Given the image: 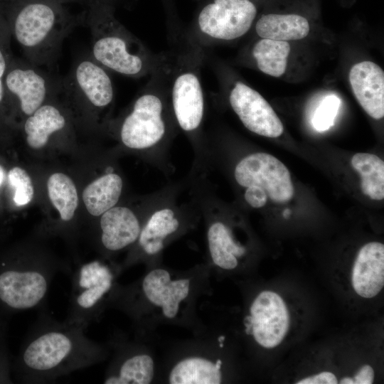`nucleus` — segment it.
Returning <instances> with one entry per match:
<instances>
[{"label":"nucleus","instance_id":"nucleus-4","mask_svg":"<svg viewBox=\"0 0 384 384\" xmlns=\"http://www.w3.org/2000/svg\"><path fill=\"white\" fill-rule=\"evenodd\" d=\"M88 26L91 33L90 56L100 65L119 75L134 78L151 75L159 63V53H152L114 16L111 8L95 2Z\"/></svg>","mask_w":384,"mask_h":384},{"label":"nucleus","instance_id":"nucleus-23","mask_svg":"<svg viewBox=\"0 0 384 384\" xmlns=\"http://www.w3.org/2000/svg\"><path fill=\"white\" fill-rule=\"evenodd\" d=\"M122 189L123 180L116 173H107L95 179L82 192V200L88 213L99 217L115 206Z\"/></svg>","mask_w":384,"mask_h":384},{"label":"nucleus","instance_id":"nucleus-36","mask_svg":"<svg viewBox=\"0 0 384 384\" xmlns=\"http://www.w3.org/2000/svg\"><path fill=\"white\" fill-rule=\"evenodd\" d=\"M290 213L289 210H287L284 212V217L287 218L288 215Z\"/></svg>","mask_w":384,"mask_h":384},{"label":"nucleus","instance_id":"nucleus-22","mask_svg":"<svg viewBox=\"0 0 384 384\" xmlns=\"http://www.w3.org/2000/svg\"><path fill=\"white\" fill-rule=\"evenodd\" d=\"M55 97L41 105L25 119L23 129L26 143L33 149L43 148L52 137L68 127L65 114L54 102Z\"/></svg>","mask_w":384,"mask_h":384},{"label":"nucleus","instance_id":"nucleus-25","mask_svg":"<svg viewBox=\"0 0 384 384\" xmlns=\"http://www.w3.org/2000/svg\"><path fill=\"white\" fill-rule=\"evenodd\" d=\"M290 45L287 41L261 38L252 48V55L262 73L280 77L286 70Z\"/></svg>","mask_w":384,"mask_h":384},{"label":"nucleus","instance_id":"nucleus-16","mask_svg":"<svg viewBox=\"0 0 384 384\" xmlns=\"http://www.w3.org/2000/svg\"><path fill=\"white\" fill-rule=\"evenodd\" d=\"M228 100L233 111L250 132L271 138L283 133V124L271 105L258 92L244 82L234 83Z\"/></svg>","mask_w":384,"mask_h":384},{"label":"nucleus","instance_id":"nucleus-14","mask_svg":"<svg viewBox=\"0 0 384 384\" xmlns=\"http://www.w3.org/2000/svg\"><path fill=\"white\" fill-rule=\"evenodd\" d=\"M243 319L245 333L257 343L272 348L281 343L290 325V316L282 298L272 291L261 292Z\"/></svg>","mask_w":384,"mask_h":384},{"label":"nucleus","instance_id":"nucleus-28","mask_svg":"<svg viewBox=\"0 0 384 384\" xmlns=\"http://www.w3.org/2000/svg\"><path fill=\"white\" fill-rule=\"evenodd\" d=\"M8 183L13 191V201L16 206L28 204L34 195L33 185L27 171L20 166L11 169L7 174Z\"/></svg>","mask_w":384,"mask_h":384},{"label":"nucleus","instance_id":"nucleus-9","mask_svg":"<svg viewBox=\"0 0 384 384\" xmlns=\"http://www.w3.org/2000/svg\"><path fill=\"white\" fill-rule=\"evenodd\" d=\"M170 196L154 198L139 235L124 263L122 270L137 262L158 265L165 247L193 226V212L176 204Z\"/></svg>","mask_w":384,"mask_h":384},{"label":"nucleus","instance_id":"nucleus-3","mask_svg":"<svg viewBox=\"0 0 384 384\" xmlns=\"http://www.w3.org/2000/svg\"><path fill=\"white\" fill-rule=\"evenodd\" d=\"M158 68L166 83L177 127L201 146L205 114V98L201 80L203 48L186 36L171 50L159 53Z\"/></svg>","mask_w":384,"mask_h":384},{"label":"nucleus","instance_id":"nucleus-26","mask_svg":"<svg viewBox=\"0 0 384 384\" xmlns=\"http://www.w3.org/2000/svg\"><path fill=\"white\" fill-rule=\"evenodd\" d=\"M353 168L360 174L362 192L373 200L384 198V162L378 156L357 153L351 158Z\"/></svg>","mask_w":384,"mask_h":384},{"label":"nucleus","instance_id":"nucleus-35","mask_svg":"<svg viewBox=\"0 0 384 384\" xmlns=\"http://www.w3.org/2000/svg\"><path fill=\"white\" fill-rule=\"evenodd\" d=\"M5 178V169L4 167L0 164V187L4 182Z\"/></svg>","mask_w":384,"mask_h":384},{"label":"nucleus","instance_id":"nucleus-24","mask_svg":"<svg viewBox=\"0 0 384 384\" xmlns=\"http://www.w3.org/2000/svg\"><path fill=\"white\" fill-rule=\"evenodd\" d=\"M255 31L261 38L294 41L308 35L309 24L307 19L300 15L270 14L259 18Z\"/></svg>","mask_w":384,"mask_h":384},{"label":"nucleus","instance_id":"nucleus-37","mask_svg":"<svg viewBox=\"0 0 384 384\" xmlns=\"http://www.w3.org/2000/svg\"><path fill=\"white\" fill-rule=\"evenodd\" d=\"M55 1H60V0H55Z\"/></svg>","mask_w":384,"mask_h":384},{"label":"nucleus","instance_id":"nucleus-30","mask_svg":"<svg viewBox=\"0 0 384 384\" xmlns=\"http://www.w3.org/2000/svg\"><path fill=\"white\" fill-rule=\"evenodd\" d=\"M338 380L336 375L329 371H323L316 375L306 377L298 382L297 384H337Z\"/></svg>","mask_w":384,"mask_h":384},{"label":"nucleus","instance_id":"nucleus-31","mask_svg":"<svg viewBox=\"0 0 384 384\" xmlns=\"http://www.w3.org/2000/svg\"><path fill=\"white\" fill-rule=\"evenodd\" d=\"M374 370L370 365L363 366L353 378L354 384H372L374 381Z\"/></svg>","mask_w":384,"mask_h":384},{"label":"nucleus","instance_id":"nucleus-5","mask_svg":"<svg viewBox=\"0 0 384 384\" xmlns=\"http://www.w3.org/2000/svg\"><path fill=\"white\" fill-rule=\"evenodd\" d=\"M18 248L0 254V311L44 307L55 275L68 268L49 256Z\"/></svg>","mask_w":384,"mask_h":384},{"label":"nucleus","instance_id":"nucleus-2","mask_svg":"<svg viewBox=\"0 0 384 384\" xmlns=\"http://www.w3.org/2000/svg\"><path fill=\"white\" fill-rule=\"evenodd\" d=\"M210 270L207 265L185 272L151 266L134 282L117 284L108 307L123 311L138 327L187 324L194 317L198 298L209 289Z\"/></svg>","mask_w":384,"mask_h":384},{"label":"nucleus","instance_id":"nucleus-8","mask_svg":"<svg viewBox=\"0 0 384 384\" xmlns=\"http://www.w3.org/2000/svg\"><path fill=\"white\" fill-rule=\"evenodd\" d=\"M121 265L94 260L79 265L71 276V291L65 321L87 328L108 307Z\"/></svg>","mask_w":384,"mask_h":384},{"label":"nucleus","instance_id":"nucleus-33","mask_svg":"<svg viewBox=\"0 0 384 384\" xmlns=\"http://www.w3.org/2000/svg\"><path fill=\"white\" fill-rule=\"evenodd\" d=\"M1 314H2L0 311V341L6 337V324L3 319Z\"/></svg>","mask_w":384,"mask_h":384},{"label":"nucleus","instance_id":"nucleus-27","mask_svg":"<svg viewBox=\"0 0 384 384\" xmlns=\"http://www.w3.org/2000/svg\"><path fill=\"white\" fill-rule=\"evenodd\" d=\"M48 194L60 220H73L78 206V196L73 181L66 174L55 173L47 181Z\"/></svg>","mask_w":384,"mask_h":384},{"label":"nucleus","instance_id":"nucleus-21","mask_svg":"<svg viewBox=\"0 0 384 384\" xmlns=\"http://www.w3.org/2000/svg\"><path fill=\"white\" fill-rule=\"evenodd\" d=\"M223 361L210 355L193 353L176 361L171 367L167 383L170 384H220L223 381Z\"/></svg>","mask_w":384,"mask_h":384},{"label":"nucleus","instance_id":"nucleus-12","mask_svg":"<svg viewBox=\"0 0 384 384\" xmlns=\"http://www.w3.org/2000/svg\"><path fill=\"white\" fill-rule=\"evenodd\" d=\"M110 71L91 56L79 58L62 78V94L70 101L99 113L112 107L114 89Z\"/></svg>","mask_w":384,"mask_h":384},{"label":"nucleus","instance_id":"nucleus-17","mask_svg":"<svg viewBox=\"0 0 384 384\" xmlns=\"http://www.w3.org/2000/svg\"><path fill=\"white\" fill-rule=\"evenodd\" d=\"M144 220L129 208L115 206L100 215V243L105 252H117L132 246Z\"/></svg>","mask_w":384,"mask_h":384},{"label":"nucleus","instance_id":"nucleus-34","mask_svg":"<svg viewBox=\"0 0 384 384\" xmlns=\"http://www.w3.org/2000/svg\"><path fill=\"white\" fill-rule=\"evenodd\" d=\"M341 384H354L353 379L350 377H344L343 378L341 381Z\"/></svg>","mask_w":384,"mask_h":384},{"label":"nucleus","instance_id":"nucleus-11","mask_svg":"<svg viewBox=\"0 0 384 384\" xmlns=\"http://www.w3.org/2000/svg\"><path fill=\"white\" fill-rule=\"evenodd\" d=\"M257 14L250 0H213L202 7L186 36L203 48L244 36Z\"/></svg>","mask_w":384,"mask_h":384},{"label":"nucleus","instance_id":"nucleus-1","mask_svg":"<svg viewBox=\"0 0 384 384\" xmlns=\"http://www.w3.org/2000/svg\"><path fill=\"white\" fill-rule=\"evenodd\" d=\"M86 328L58 321L41 310L11 364L21 383H46L105 361L107 345L85 335Z\"/></svg>","mask_w":384,"mask_h":384},{"label":"nucleus","instance_id":"nucleus-7","mask_svg":"<svg viewBox=\"0 0 384 384\" xmlns=\"http://www.w3.org/2000/svg\"><path fill=\"white\" fill-rule=\"evenodd\" d=\"M75 23L55 0H28L17 12L13 33L31 64L53 66Z\"/></svg>","mask_w":384,"mask_h":384},{"label":"nucleus","instance_id":"nucleus-19","mask_svg":"<svg viewBox=\"0 0 384 384\" xmlns=\"http://www.w3.org/2000/svg\"><path fill=\"white\" fill-rule=\"evenodd\" d=\"M206 225L209 265L230 271L238 266V258L246 254V247L237 242L230 228L202 206Z\"/></svg>","mask_w":384,"mask_h":384},{"label":"nucleus","instance_id":"nucleus-13","mask_svg":"<svg viewBox=\"0 0 384 384\" xmlns=\"http://www.w3.org/2000/svg\"><path fill=\"white\" fill-rule=\"evenodd\" d=\"M4 75V90L16 99L26 118L41 105L62 92V78H55L28 63L13 66Z\"/></svg>","mask_w":384,"mask_h":384},{"label":"nucleus","instance_id":"nucleus-32","mask_svg":"<svg viewBox=\"0 0 384 384\" xmlns=\"http://www.w3.org/2000/svg\"><path fill=\"white\" fill-rule=\"evenodd\" d=\"M6 68V59L4 53L3 52L2 48L0 46V104L2 102L4 97V84L3 78H4Z\"/></svg>","mask_w":384,"mask_h":384},{"label":"nucleus","instance_id":"nucleus-6","mask_svg":"<svg viewBox=\"0 0 384 384\" xmlns=\"http://www.w3.org/2000/svg\"><path fill=\"white\" fill-rule=\"evenodd\" d=\"M164 78L158 66L122 119L118 134L128 149L163 151L177 128Z\"/></svg>","mask_w":384,"mask_h":384},{"label":"nucleus","instance_id":"nucleus-10","mask_svg":"<svg viewBox=\"0 0 384 384\" xmlns=\"http://www.w3.org/2000/svg\"><path fill=\"white\" fill-rule=\"evenodd\" d=\"M233 175L237 183L245 188V201L253 208H262L268 198L275 203H286L294 193L288 169L267 153L255 152L245 156L235 166Z\"/></svg>","mask_w":384,"mask_h":384},{"label":"nucleus","instance_id":"nucleus-20","mask_svg":"<svg viewBox=\"0 0 384 384\" xmlns=\"http://www.w3.org/2000/svg\"><path fill=\"white\" fill-rule=\"evenodd\" d=\"M351 283L356 293L363 298L378 295L384 286V245L371 242L364 245L355 260Z\"/></svg>","mask_w":384,"mask_h":384},{"label":"nucleus","instance_id":"nucleus-29","mask_svg":"<svg viewBox=\"0 0 384 384\" xmlns=\"http://www.w3.org/2000/svg\"><path fill=\"white\" fill-rule=\"evenodd\" d=\"M340 105V99L334 94L326 95L321 99L311 114L314 129L322 132L331 128L334 124Z\"/></svg>","mask_w":384,"mask_h":384},{"label":"nucleus","instance_id":"nucleus-18","mask_svg":"<svg viewBox=\"0 0 384 384\" xmlns=\"http://www.w3.org/2000/svg\"><path fill=\"white\" fill-rule=\"evenodd\" d=\"M349 82L358 102L371 117L384 116V72L376 63L366 60L351 68Z\"/></svg>","mask_w":384,"mask_h":384},{"label":"nucleus","instance_id":"nucleus-15","mask_svg":"<svg viewBox=\"0 0 384 384\" xmlns=\"http://www.w3.org/2000/svg\"><path fill=\"white\" fill-rule=\"evenodd\" d=\"M107 346L113 351L103 383L149 384L155 376V362L150 353L138 343L115 336Z\"/></svg>","mask_w":384,"mask_h":384}]
</instances>
